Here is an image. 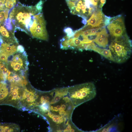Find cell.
<instances>
[{
    "label": "cell",
    "mask_w": 132,
    "mask_h": 132,
    "mask_svg": "<svg viewBox=\"0 0 132 132\" xmlns=\"http://www.w3.org/2000/svg\"><path fill=\"white\" fill-rule=\"evenodd\" d=\"M39 109L46 116L52 131L75 132L77 128L72 123L75 108L69 97L68 87L54 89L40 99Z\"/></svg>",
    "instance_id": "1"
},
{
    "label": "cell",
    "mask_w": 132,
    "mask_h": 132,
    "mask_svg": "<svg viewBox=\"0 0 132 132\" xmlns=\"http://www.w3.org/2000/svg\"><path fill=\"white\" fill-rule=\"evenodd\" d=\"M41 12L35 6H27L19 4L10 12L9 19L15 28H19L29 34V30L33 22L34 16Z\"/></svg>",
    "instance_id": "2"
},
{
    "label": "cell",
    "mask_w": 132,
    "mask_h": 132,
    "mask_svg": "<svg viewBox=\"0 0 132 132\" xmlns=\"http://www.w3.org/2000/svg\"><path fill=\"white\" fill-rule=\"evenodd\" d=\"M114 62L123 63L130 57L132 53L131 40L126 34L113 39L109 46Z\"/></svg>",
    "instance_id": "3"
},
{
    "label": "cell",
    "mask_w": 132,
    "mask_h": 132,
    "mask_svg": "<svg viewBox=\"0 0 132 132\" xmlns=\"http://www.w3.org/2000/svg\"><path fill=\"white\" fill-rule=\"evenodd\" d=\"M68 91L72 103L75 107L93 99L96 95L95 86L92 82L68 87Z\"/></svg>",
    "instance_id": "4"
},
{
    "label": "cell",
    "mask_w": 132,
    "mask_h": 132,
    "mask_svg": "<svg viewBox=\"0 0 132 132\" xmlns=\"http://www.w3.org/2000/svg\"><path fill=\"white\" fill-rule=\"evenodd\" d=\"M29 34L34 38L47 41L48 36L46 28V23L42 13L35 15L33 23L29 30Z\"/></svg>",
    "instance_id": "5"
},
{
    "label": "cell",
    "mask_w": 132,
    "mask_h": 132,
    "mask_svg": "<svg viewBox=\"0 0 132 132\" xmlns=\"http://www.w3.org/2000/svg\"><path fill=\"white\" fill-rule=\"evenodd\" d=\"M107 28L110 35L113 39L127 34L123 19L121 15L110 18Z\"/></svg>",
    "instance_id": "6"
},
{
    "label": "cell",
    "mask_w": 132,
    "mask_h": 132,
    "mask_svg": "<svg viewBox=\"0 0 132 132\" xmlns=\"http://www.w3.org/2000/svg\"><path fill=\"white\" fill-rule=\"evenodd\" d=\"M11 55L9 57L8 63H9L11 68L15 72H20L22 73L27 70L28 62L26 53H18Z\"/></svg>",
    "instance_id": "7"
},
{
    "label": "cell",
    "mask_w": 132,
    "mask_h": 132,
    "mask_svg": "<svg viewBox=\"0 0 132 132\" xmlns=\"http://www.w3.org/2000/svg\"><path fill=\"white\" fill-rule=\"evenodd\" d=\"M105 19L106 16L103 13L101 9L98 8L94 11L89 18L87 21L86 24L80 29L82 30H86L103 28L106 26Z\"/></svg>",
    "instance_id": "8"
},
{
    "label": "cell",
    "mask_w": 132,
    "mask_h": 132,
    "mask_svg": "<svg viewBox=\"0 0 132 132\" xmlns=\"http://www.w3.org/2000/svg\"><path fill=\"white\" fill-rule=\"evenodd\" d=\"M86 50L93 51L108 60L114 62V60L109 49L99 47L96 46L93 42L88 44Z\"/></svg>",
    "instance_id": "9"
},
{
    "label": "cell",
    "mask_w": 132,
    "mask_h": 132,
    "mask_svg": "<svg viewBox=\"0 0 132 132\" xmlns=\"http://www.w3.org/2000/svg\"><path fill=\"white\" fill-rule=\"evenodd\" d=\"M0 25V34L3 41L8 43H17L13 32L7 30L4 25Z\"/></svg>",
    "instance_id": "10"
},
{
    "label": "cell",
    "mask_w": 132,
    "mask_h": 132,
    "mask_svg": "<svg viewBox=\"0 0 132 132\" xmlns=\"http://www.w3.org/2000/svg\"><path fill=\"white\" fill-rule=\"evenodd\" d=\"M15 43L4 42L1 44L0 50L10 56L13 55L17 51V46L16 45L17 44H14Z\"/></svg>",
    "instance_id": "11"
},
{
    "label": "cell",
    "mask_w": 132,
    "mask_h": 132,
    "mask_svg": "<svg viewBox=\"0 0 132 132\" xmlns=\"http://www.w3.org/2000/svg\"><path fill=\"white\" fill-rule=\"evenodd\" d=\"M102 48H105L108 46V40L103 39L99 37L95 36L93 40V42Z\"/></svg>",
    "instance_id": "12"
},
{
    "label": "cell",
    "mask_w": 132,
    "mask_h": 132,
    "mask_svg": "<svg viewBox=\"0 0 132 132\" xmlns=\"http://www.w3.org/2000/svg\"><path fill=\"white\" fill-rule=\"evenodd\" d=\"M10 10L6 9L4 11L0 12V25L2 24L8 19Z\"/></svg>",
    "instance_id": "13"
},
{
    "label": "cell",
    "mask_w": 132,
    "mask_h": 132,
    "mask_svg": "<svg viewBox=\"0 0 132 132\" xmlns=\"http://www.w3.org/2000/svg\"><path fill=\"white\" fill-rule=\"evenodd\" d=\"M17 0H6L5 6L6 9L10 10L14 7L16 4Z\"/></svg>",
    "instance_id": "14"
},
{
    "label": "cell",
    "mask_w": 132,
    "mask_h": 132,
    "mask_svg": "<svg viewBox=\"0 0 132 132\" xmlns=\"http://www.w3.org/2000/svg\"><path fill=\"white\" fill-rule=\"evenodd\" d=\"M64 32L67 34L66 35L69 37L73 36L74 33L72 28L69 27H66L64 30Z\"/></svg>",
    "instance_id": "15"
},
{
    "label": "cell",
    "mask_w": 132,
    "mask_h": 132,
    "mask_svg": "<svg viewBox=\"0 0 132 132\" xmlns=\"http://www.w3.org/2000/svg\"><path fill=\"white\" fill-rule=\"evenodd\" d=\"M6 0H0V12L4 11L6 9L5 7V3Z\"/></svg>",
    "instance_id": "16"
},
{
    "label": "cell",
    "mask_w": 132,
    "mask_h": 132,
    "mask_svg": "<svg viewBox=\"0 0 132 132\" xmlns=\"http://www.w3.org/2000/svg\"><path fill=\"white\" fill-rule=\"evenodd\" d=\"M17 51L18 52L22 53L24 52V49L22 45H19L17 46Z\"/></svg>",
    "instance_id": "17"
}]
</instances>
